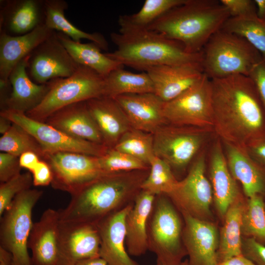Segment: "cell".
Returning <instances> with one entry per match:
<instances>
[{
    "label": "cell",
    "instance_id": "obj_36",
    "mask_svg": "<svg viewBox=\"0 0 265 265\" xmlns=\"http://www.w3.org/2000/svg\"><path fill=\"white\" fill-rule=\"evenodd\" d=\"M113 148L149 165L155 156L153 134L131 128L120 137Z\"/></svg>",
    "mask_w": 265,
    "mask_h": 265
},
{
    "label": "cell",
    "instance_id": "obj_11",
    "mask_svg": "<svg viewBox=\"0 0 265 265\" xmlns=\"http://www.w3.org/2000/svg\"><path fill=\"white\" fill-rule=\"evenodd\" d=\"M41 159L45 160L51 168L52 187L71 195L105 174L101 169L98 157L62 152L46 153Z\"/></svg>",
    "mask_w": 265,
    "mask_h": 265
},
{
    "label": "cell",
    "instance_id": "obj_42",
    "mask_svg": "<svg viewBox=\"0 0 265 265\" xmlns=\"http://www.w3.org/2000/svg\"><path fill=\"white\" fill-rule=\"evenodd\" d=\"M242 254L256 265H265V245L252 238L242 239Z\"/></svg>",
    "mask_w": 265,
    "mask_h": 265
},
{
    "label": "cell",
    "instance_id": "obj_46",
    "mask_svg": "<svg viewBox=\"0 0 265 265\" xmlns=\"http://www.w3.org/2000/svg\"><path fill=\"white\" fill-rule=\"evenodd\" d=\"M247 153L254 160L265 166V137L249 147L247 149Z\"/></svg>",
    "mask_w": 265,
    "mask_h": 265
},
{
    "label": "cell",
    "instance_id": "obj_52",
    "mask_svg": "<svg viewBox=\"0 0 265 265\" xmlns=\"http://www.w3.org/2000/svg\"><path fill=\"white\" fill-rule=\"evenodd\" d=\"M13 123L7 118L0 116V133L3 135L10 128Z\"/></svg>",
    "mask_w": 265,
    "mask_h": 265
},
{
    "label": "cell",
    "instance_id": "obj_25",
    "mask_svg": "<svg viewBox=\"0 0 265 265\" xmlns=\"http://www.w3.org/2000/svg\"><path fill=\"white\" fill-rule=\"evenodd\" d=\"M45 123L73 137L105 145L101 133L86 102L75 103L60 109L49 117Z\"/></svg>",
    "mask_w": 265,
    "mask_h": 265
},
{
    "label": "cell",
    "instance_id": "obj_2",
    "mask_svg": "<svg viewBox=\"0 0 265 265\" xmlns=\"http://www.w3.org/2000/svg\"><path fill=\"white\" fill-rule=\"evenodd\" d=\"M147 170L104 174L75 194L59 210L60 220L97 224L108 215L132 205L147 177Z\"/></svg>",
    "mask_w": 265,
    "mask_h": 265
},
{
    "label": "cell",
    "instance_id": "obj_35",
    "mask_svg": "<svg viewBox=\"0 0 265 265\" xmlns=\"http://www.w3.org/2000/svg\"><path fill=\"white\" fill-rule=\"evenodd\" d=\"M241 234L265 245V202L255 195L248 198L241 218Z\"/></svg>",
    "mask_w": 265,
    "mask_h": 265
},
{
    "label": "cell",
    "instance_id": "obj_18",
    "mask_svg": "<svg viewBox=\"0 0 265 265\" xmlns=\"http://www.w3.org/2000/svg\"><path fill=\"white\" fill-rule=\"evenodd\" d=\"M114 99L132 128L153 134L166 124L164 102L154 93L123 95Z\"/></svg>",
    "mask_w": 265,
    "mask_h": 265
},
{
    "label": "cell",
    "instance_id": "obj_27",
    "mask_svg": "<svg viewBox=\"0 0 265 265\" xmlns=\"http://www.w3.org/2000/svg\"><path fill=\"white\" fill-rule=\"evenodd\" d=\"M228 168L234 178L241 184L247 198L265 196V166L227 143H222Z\"/></svg>",
    "mask_w": 265,
    "mask_h": 265
},
{
    "label": "cell",
    "instance_id": "obj_30",
    "mask_svg": "<svg viewBox=\"0 0 265 265\" xmlns=\"http://www.w3.org/2000/svg\"><path fill=\"white\" fill-rule=\"evenodd\" d=\"M56 36L74 60L78 64L94 70L103 77L112 71L123 67L121 64L101 52V49L93 42L82 43L73 40L59 32Z\"/></svg>",
    "mask_w": 265,
    "mask_h": 265
},
{
    "label": "cell",
    "instance_id": "obj_32",
    "mask_svg": "<svg viewBox=\"0 0 265 265\" xmlns=\"http://www.w3.org/2000/svg\"><path fill=\"white\" fill-rule=\"evenodd\" d=\"M104 96L114 99L126 94L154 93L153 82L145 72L134 73L119 67L104 77Z\"/></svg>",
    "mask_w": 265,
    "mask_h": 265
},
{
    "label": "cell",
    "instance_id": "obj_24",
    "mask_svg": "<svg viewBox=\"0 0 265 265\" xmlns=\"http://www.w3.org/2000/svg\"><path fill=\"white\" fill-rule=\"evenodd\" d=\"M29 55L11 71L9 77L11 91L1 110L11 109L26 113L37 106L50 89L53 80L40 84L33 81L28 76L26 68Z\"/></svg>",
    "mask_w": 265,
    "mask_h": 265
},
{
    "label": "cell",
    "instance_id": "obj_12",
    "mask_svg": "<svg viewBox=\"0 0 265 265\" xmlns=\"http://www.w3.org/2000/svg\"><path fill=\"white\" fill-rule=\"evenodd\" d=\"M206 154L202 150L192 163L186 177L178 182L167 195L180 212L207 220L211 216L213 199L211 182L206 176Z\"/></svg>",
    "mask_w": 265,
    "mask_h": 265
},
{
    "label": "cell",
    "instance_id": "obj_28",
    "mask_svg": "<svg viewBox=\"0 0 265 265\" xmlns=\"http://www.w3.org/2000/svg\"><path fill=\"white\" fill-rule=\"evenodd\" d=\"M155 195L142 190L125 219V243L131 256L138 257L148 250L147 225Z\"/></svg>",
    "mask_w": 265,
    "mask_h": 265
},
{
    "label": "cell",
    "instance_id": "obj_37",
    "mask_svg": "<svg viewBox=\"0 0 265 265\" xmlns=\"http://www.w3.org/2000/svg\"><path fill=\"white\" fill-rule=\"evenodd\" d=\"M0 151L19 157L27 152L36 153L42 159L44 152L35 138L19 125L13 123L0 138Z\"/></svg>",
    "mask_w": 265,
    "mask_h": 265
},
{
    "label": "cell",
    "instance_id": "obj_41",
    "mask_svg": "<svg viewBox=\"0 0 265 265\" xmlns=\"http://www.w3.org/2000/svg\"><path fill=\"white\" fill-rule=\"evenodd\" d=\"M22 168L19 162V157L13 155L0 153V182H5L21 173Z\"/></svg>",
    "mask_w": 265,
    "mask_h": 265
},
{
    "label": "cell",
    "instance_id": "obj_31",
    "mask_svg": "<svg viewBox=\"0 0 265 265\" xmlns=\"http://www.w3.org/2000/svg\"><path fill=\"white\" fill-rule=\"evenodd\" d=\"M244 205L239 199L229 208L225 215L217 250L218 264L242 254L241 218Z\"/></svg>",
    "mask_w": 265,
    "mask_h": 265
},
{
    "label": "cell",
    "instance_id": "obj_22",
    "mask_svg": "<svg viewBox=\"0 0 265 265\" xmlns=\"http://www.w3.org/2000/svg\"><path fill=\"white\" fill-rule=\"evenodd\" d=\"M44 0H4L1 5L0 33L24 35L44 24Z\"/></svg>",
    "mask_w": 265,
    "mask_h": 265
},
{
    "label": "cell",
    "instance_id": "obj_1",
    "mask_svg": "<svg viewBox=\"0 0 265 265\" xmlns=\"http://www.w3.org/2000/svg\"><path fill=\"white\" fill-rule=\"evenodd\" d=\"M211 81L215 136L247 153L265 137V109L253 81L238 75Z\"/></svg>",
    "mask_w": 265,
    "mask_h": 265
},
{
    "label": "cell",
    "instance_id": "obj_4",
    "mask_svg": "<svg viewBox=\"0 0 265 265\" xmlns=\"http://www.w3.org/2000/svg\"><path fill=\"white\" fill-rule=\"evenodd\" d=\"M111 41L116 46L105 53L123 66L145 72L161 65L202 67L203 53H187L180 42L148 29L112 32Z\"/></svg>",
    "mask_w": 265,
    "mask_h": 265
},
{
    "label": "cell",
    "instance_id": "obj_40",
    "mask_svg": "<svg viewBox=\"0 0 265 265\" xmlns=\"http://www.w3.org/2000/svg\"><path fill=\"white\" fill-rule=\"evenodd\" d=\"M33 185L30 172L20 173L0 184V217L10 206L14 198L19 193L30 189Z\"/></svg>",
    "mask_w": 265,
    "mask_h": 265
},
{
    "label": "cell",
    "instance_id": "obj_17",
    "mask_svg": "<svg viewBox=\"0 0 265 265\" xmlns=\"http://www.w3.org/2000/svg\"><path fill=\"white\" fill-rule=\"evenodd\" d=\"M59 240L64 265H75L99 257L100 238L97 225L60 220Z\"/></svg>",
    "mask_w": 265,
    "mask_h": 265
},
{
    "label": "cell",
    "instance_id": "obj_43",
    "mask_svg": "<svg viewBox=\"0 0 265 265\" xmlns=\"http://www.w3.org/2000/svg\"><path fill=\"white\" fill-rule=\"evenodd\" d=\"M220 2L228 10L230 17H238L257 14L254 0H220Z\"/></svg>",
    "mask_w": 265,
    "mask_h": 265
},
{
    "label": "cell",
    "instance_id": "obj_15",
    "mask_svg": "<svg viewBox=\"0 0 265 265\" xmlns=\"http://www.w3.org/2000/svg\"><path fill=\"white\" fill-rule=\"evenodd\" d=\"M183 240L188 256V265H218V232L212 223L185 212Z\"/></svg>",
    "mask_w": 265,
    "mask_h": 265
},
{
    "label": "cell",
    "instance_id": "obj_29",
    "mask_svg": "<svg viewBox=\"0 0 265 265\" xmlns=\"http://www.w3.org/2000/svg\"><path fill=\"white\" fill-rule=\"evenodd\" d=\"M68 7L67 2L64 0H44V24L46 26L51 30L67 35L75 41L80 42L82 39H87L101 50L107 51L108 43L101 33L83 31L66 19L64 12Z\"/></svg>",
    "mask_w": 265,
    "mask_h": 265
},
{
    "label": "cell",
    "instance_id": "obj_39",
    "mask_svg": "<svg viewBox=\"0 0 265 265\" xmlns=\"http://www.w3.org/2000/svg\"><path fill=\"white\" fill-rule=\"evenodd\" d=\"M101 169L105 174L132 171L147 170V164L139 159L113 148L99 157Z\"/></svg>",
    "mask_w": 265,
    "mask_h": 265
},
{
    "label": "cell",
    "instance_id": "obj_7",
    "mask_svg": "<svg viewBox=\"0 0 265 265\" xmlns=\"http://www.w3.org/2000/svg\"><path fill=\"white\" fill-rule=\"evenodd\" d=\"M104 94V78L91 68L80 65L70 77L53 80L41 103L25 114L35 121L45 122L52 114L65 106Z\"/></svg>",
    "mask_w": 265,
    "mask_h": 265
},
{
    "label": "cell",
    "instance_id": "obj_8",
    "mask_svg": "<svg viewBox=\"0 0 265 265\" xmlns=\"http://www.w3.org/2000/svg\"><path fill=\"white\" fill-rule=\"evenodd\" d=\"M43 193L31 188L19 193L0 217V247L11 254L13 265H32L28 252L32 212Z\"/></svg>",
    "mask_w": 265,
    "mask_h": 265
},
{
    "label": "cell",
    "instance_id": "obj_49",
    "mask_svg": "<svg viewBox=\"0 0 265 265\" xmlns=\"http://www.w3.org/2000/svg\"><path fill=\"white\" fill-rule=\"evenodd\" d=\"M75 265H107L106 262L100 256L80 261Z\"/></svg>",
    "mask_w": 265,
    "mask_h": 265
},
{
    "label": "cell",
    "instance_id": "obj_34",
    "mask_svg": "<svg viewBox=\"0 0 265 265\" xmlns=\"http://www.w3.org/2000/svg\"><path fill=\"white\" fill-rule=\"evenodd\" d=\"M221 29L245 39L265 60V19L259 18L257 14L230 17Z\"/></svg>",
    "mask_w": 265,
    "mask_h": 265
},
{
    "label": "cell",
    "instance_id": "obj_10",
    "mask_svg": "<svg viewBox=\"0 0 265 265\" xmlns=\"http://www.w3.org/2000/svg\"><path fill=\"white\" fill-rule=\"evenodd\" d=\"M163 114L166 124L213 130L211 80L204 74L197 83L164 102Z\"/></svg>",
    "mask_w": 265,
    "mask_h": 265
},
{
    "label": "cell",
    "instance_id": "obj_45",
    "mask_svg": "<svg viewBox=\"0 0 265 265\" xmlns=\"http://www.w3.org/2000/svg\"><path fill=\"white\" fill-rule=\"evenodd\" d=\"M248 77L253 81L265 109V60L264 59L252 69Z\"/></svg>",
    "mask_w": 265,
    "mask_h": 265
},
{
    "label": "cell",
    "instance_id": "obj_6",
    "mask_svg": "<svg viewBox=\"0 0 265 265\" xmlns=\"http://www.w3.org/2000/svg\"><path fill=\"white\" fill-rule=\"evenodd\" d=\"M179 211L166 194L155 196L147 225L148 250L157 263L174 265L187 255L183 240L184 224Z\"/></svg>",
    "mask_w": 265,
    "mask_h": 265
},
{
    "label": "cell",
    "instance_id": "obj_26",
    "mask_svg": "<svg viewBox=\"0 0 265 265\" xmlns=\"http://www.w3.org/2000/svg\"><path fill=\"white\" fill-rule=\"evenodd\" d=\"M88 109L102 135L104 145L114 147L132 127L124 111L114 99L106 96L86 101Z\"/></svg>",
    "mask_w": 265,
    "mask_h": 265
},
{
    "label": "cell",
    "instance_id": "obj_48",
    "mask_svg": "<svg viewBox=\"0 0 265 265\" xmlns=\"http://www.w3.org/2000/svg\"><path fill=\"white\" fill-rule=\"evenodd\" d=\"M218 265H256L252 261L241 254L221 262Z\"/></svg>",
    "mask_w": 265,
    "mask_h": 265
},
{
    "label": "cell",
    "instance_id": "obj_38",
    "mask_svg": "<svg viewBox=\"0 0 265 265\" xmlns=\"http://www.w3.org/2000/svg\"><path fill=\"white\" fill-rule=\"evenodd\" d=\"M150 169L141 185V189L155 195H167L174 188L178 181L174 176L170 166L165 161L156 156L151 159Z\"/></svg>",
    "mask_w": 265,
    "mask_h": 265
},
{
    "label": "cell",
    "instance_id": "obj_20",
    "mask_svg": "<svg viewBox=\"0 0 265 265\" xmlns=\"http://www.w3.org/2000/svg\"><path fill=\"white\" fill-rule=\"evenodd\" d=\"M209 160L213 199L219 214L224 217L229 208L241 198V195L228 168L222 142L217 137L212 143Z\"/></svg>",
    "mask_w": 265,
    "mask_h": 265
},
{
    "label": "cell",
    "instance_id": "obj_5",
    "mask_svg": "<svg viewBox=\"0 0 265 265\" xmlns=\"http://www.w3.org/2000/svg\"><path fill=\"white\" fill-rule=\"evenodd\" d=\"M202 52L203 72L210 80L238 75L248 76L264 59L245 39L222 29L210 38Z\"/></svg>",
    "mask_w": 265,
    "mask_h": 265
},
{
    "label": "cell",
    "instance_id": "obj_19",
    "mask_svg": "<svg viewBox=\"0 0 265 265\" xmlns=\"http://www.w3.org/2000/svg\"><path fill=\"white\" fill-rule=\"evenodd\" d=\"M132 206L108 215L97 224L100 238L99 256L107 265H139L130 257L125 243V219Z\"/></svg>",
    "mask_w": 265,
    "mask_h": 265
},
{
    "label": "cell",
    "instance_id": "obj_9",
    "mask_svg": "<svg viewBox=\"0 0 265 265\" xmlns=\"http://www.w3.org/2000/svg\"><path fill=\"white\" fill-rule=\"evenodd\" d=\"M213 135V129L165 124L153 133L154 154L171 168L181 169Z\"/></svg>",
    "mask_w": 265,
    "mask_h": 265
},
{
    "label": "cell",
    "instance_id": "obj_47",
    "mask_svg": "<svg viewBox=\"0 0 265 265\" xmlns=\"http://www.w3.org/2000/svg\"><path fill=\"white\" fill-rule=\"evenodd\" d=\"M41 159L36 153L27 152L19 157L20 165L22 168L28 170L31 172Z\"/></svg>",
    "mask_w": 265,
    "mask_h": 265
},
{
    "label": "cell",
    "instance_id": "obj_14",
    "mask_svg": "<svg viewBox=\"0 0 265 265\" xmlns=\"http://www.w3.org/2000/svg\"><path fill=\"white\" fill-rule=\"evenodd\" d=\"M79 65L60 42L55 31L30 54L26 71L33 81L41 84L70 77Z\"/></svg>",
    "mask_w": 265,
    "mask_h": 265
},
{
    "label": "cell",
    "instance_id": "obj_44",
    "mask_svg": "<svg viewBox=\"0 0 265 265\" xmlns=\"http://www.w3.org/2000/svg\"><path fill=\"white\" fill-rule=\"evenodd\" d=\"M32 176L33 185L35 186H47L51 184L52 173L49 164L41 159L30 172Z\"/></svg>",
    "mask_w": 265,
    "mask_h": 265
},
{
    "label": "cell",
    "instance_id": "obj_23",
    "mask_svg": "<svg viewBox=\"0 0 265 265\" xmlns=\"http://www.w3.org/2000/svg\"><path fill=\"white\" fill-rule=\"evenodd\" d=\"M54 32L43 24L22 35L14 36L0 33V82L9 81V77L14 67Z\"/></svg>",
    "mask_w": 265,
    "mask_h": 265
},
{
    "label": "cell",
    "instance_id": "obj_13",
    "mask_svg": "<svg viewBox=\"0 0 265 265\" xmlns=\"http://www.w3.org/2000/svg\"><path fill=\"white\" fill-rule=\"evenodd\" d=\"M0 116L19 125L33 136L45 154L69 152L100 157L109 149L104 145L73 137L45 122L32 119L22 112L5 109L0 110Z\"/></svg>",
    "mask_w": 265,
    "mask_h": 265
},
{
    "label": "cell",
    "instance_id": "obj_50",
    "mask_svg": "<svg viewBox=\"0 0 265 265\" xmlns=\"http://www.w3.org/2000/svg\"><path fill=\"white\" fill-rule=\"evenodd\" d=\"M0 265H13L11 254L0 247Z\"/></svg>",
    "mask_w": 265,
    "mask_h": 265
},
{
    "label": "cell",
    "instance_id": "obj_51",
    "mask_svg": "<svg viewBox=\"0 0 265 265\" xmlns=\"http://www.w3.org/2000/svg\"><path fill=\"white\" fill-rule=\"evenodd\" d=\"M257 8V15L261 19H265V0H254Z\"/></svg>",
    "mask_w": 265,
    "mask_h": 265
},
{
    "label": "cell",
    "instance_id": "obj_53",
    "mask_svg": "<svg viewBox=\"0 0 265 265\" xmlns=\"http://www.w3.org/2000/svg\"><path fill=\"white\" fill-rule=\"evenodd\" d=\"M156 265H163V264H161L157 263ZM188 265V260H186L184 262H182L180 264H177V265Z\"/></svg>",
    "mask_w": 265,
    "mask_h": 265
},
{
    "label": "cell",
    "instance_id": "obj_33",
    "mask_svg": "<svg viewBox=\"0 0 265 265\" xmlns=\"http://www.w3.org/2000/svg\"><path fill=\"white\" fill-rule=\"evenodd\" d=\"M186 0H146L141 8L132 15H121L119 32L147 29L149 26L171 9Z\"/></svg>",
    "mask_w": 265,
    "mask_h": 265
},
{
    "label": "cell",
    "instance_id": "obj_16",
    "mask_svg": "<svg viewBox=\"0 0 265 265\" xmlns=\"http://www.w3.org/2000/svg\"><path fill=\"white\" fill-rule=\"evenodd\" d=\"M58 211L48 209L33 224L28 248L32 265H64L59 240Z\"/></svg>",
    "mask_w": 265,
    "mask_h": 265
},
{
    "label": "cell",
    "instance_id": "obj_3",
    "mask_svg": "<svg viewBox=\"0 0 265 265\" xmlns=\"http://www.w3.org/2000/svg\"><path fill=\"white\" fill-rule=\"evenodd\" d=\"M230 17L220 1L186 0L164 14L147 29L181 43L189 53L201 52Z\"/></svg>",
    "mask_w": 265,
    "mask_h": 265
},
{
    "label": "cell",
    "instance_id": "obj_21",
    "mask_svg": "<svg viewBox=\"0 0 265 265\" xmlns=\"http://www.w3.org/2000/svg\"><path fill=\"white\" fill-rule=\"evenodd\" d=\"M146 72L154 87V93L164 102L170 101L197 83L203 77V68L189 65H161Z\"/></svg>",
    "mask_w": 265,
    "mask_h": 265
}]
</instances>
